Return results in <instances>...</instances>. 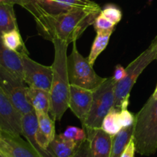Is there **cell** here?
I'll return each mask as SVG.
<instances>
[{
  "instance_id": "1",
  "label": "cell",
  "mask_w": 157,
  "mask_h": 157,
  "mask_svg": "<svg viewBox=\"0 0 157 157\" xmlns=\"http://www.w3.org/2000/svg\"><path fill=\"white\" fill-rule=\"evenodd\" d=\"M101 9H78L55 15H41L35 18L40 36L53 41L58 39L70 44L75 42L101 13Z\"/></svg>"
},
{
  "instance_id": "2",
  "label": "cell",
  "mask_w": 157,
  "mask_h": 157,
  "mask_svg": "<svg viewBox=\"0 0 157 157\" xmlns=\"http://www.w3.org/2000/svg\"><path fill=\"white\" fill-rule=\"evenodd\" d=\"M55 48L52 69V87L50 90L51 116L54 121H60L67 108H69L70 87L67 67V51L68 44L55 39L52 41Z\"/></svg>"
},
{
  "instance_id": "3",
  "label": "cell",
  "mask_w": 157,
  "mask_h": 157,
  "mask_svg": "<svg viewBox=\"0 0 157 157\" xmlns=\"http://www.w3.org/2000/svg\"><path fill=\"white\" fill-rule=\"evenodd\" d=\"M133 140L136 150L150 156L157 151V99L150 97L135 117Z\"/></svg>"
},
{
  "instance_id": "4",
  "label": "cell",
  "mask_w": 157,
  "mask_h": 157,
  "mask_svg": "<svg viewBox=\"0 0 157 157\" xmlns=\"http://www.w3.org/2000/svg\"><path fill=\"white\" fill-rule=\"evenodd\" d=\"M157 55V36L150 45L133 60L126 69V76L124 79L116 83L115 86V101L113 108L121 110L127 109L129 106L130 92L140 75L147 66L156 60Z\"/></svg>"
},
{
  "instance_id": "5",
  "label": "cell",
  "mask_w": 157,
  "mask_h": 157,
  "mask_svg": "<svg viewBox=\"0 0 157 157\" xmlns=\"http://www.w3.org/2000/svg\"><path fill=\"white\" fill-rule=\"evenodd\" d=\"M116 81L108 78L93 91V101L87 119L82 124L85 132L100 129L103 120L113 107Z\"/></svg>"
},
{
  "instance_id": "6",
  "label": "cell",
  "mask_w": 157,
  "mask_h": 157,
  "mask_svg": "<svg viewBox=\"0 0 157 157\" xmlns=\"http://www.w3.org/2000/svg\"><path fill=\"white\" fill-rule=\"evenodd\" d=\"M67 74L70 84L94 91L107 78L99 76L90 64L88 58H84L78 52L76 41L73 42V48L67 56Z\"/></svg>"
},
{
  "instance_id": "7",
  "label": "cell",
  "mask_w": 157,
  "mask_h": 157,
  "mask_svg": "<svg viewBox=\"0 0 157 157\" xmlns=\"http://www.w3.org/2000/svg\"><path fill=\"white\" fill-rule=\"evenodd\" d=\"M17 4L30 12L34 18L41 15H59L78 9H101L91 0H18Z\"/></svg>"
},
{
  "instance_id": "8",
  "label": "cell",
  "mask_w": 157,
  "mask_h": 157,
  "mask_svg": "<svg viewBox=\"0 0 157 157\" xmlns=\"http://www.w3.org/2000/svg\"><path fill=\"white\" fill-rule=\"evenodd\" d=\"M22 78L0 65V87L21 115L35 111L27 98V87Z\"/></svg>"
},
{
  "instance_id": "9",
  "label": "cell",
  "mask_w": 157,
  "mask_h": 157,
  "mask_svg": "<svg viewBox=\"0 0 157 157\" xmlns=\"http://www.w3.org/2000/svg\"><path fill=\"white\" fill-rule=\"evenodd\" d=\"M23 67V80L31 87L43 89L50 92L53 69L52 66H45L36 62L29 54H21Z\"/></svg>"
},
{
  "instance_id": "10",
  "label": "cell",
  "mask_w": 157,
  "mask_h": 157,
  "mask_svg": "<svg viewBox=\"0 0 157 157\" xmlns=\"http://www.w3.org/2000/svg\"><path fill=\"white\" fill-rule=\"evenodd\" d=\"M21 119L22 115L0 87V128L10 134L21 136Z\"/></svg>"
},
{
  "instance_id": "11",
  "label": "cell",
  "mask_w": 157,
  "mask_h": 157,
  "mask_svg": "<svg viewBox=\"0 0 157 157\" xmlns=\"http://www.w3.org/2000/svg\"><path fill=\"white\" fill-rule=\"evenodd\" d=\"M0 150L6 157H42L21 136L0 132Z\"/></svg>"
},
{
  "instance_id": "12",
  "label": "cell",
  "mask_w": 157,
  "mask_h": 157,
  "mask_svg": "<svg viewBox=\"0 0 157 157\" xmlns=\"http://www.w3.org/2000/svg\"><path fill=\"white\" fill-rule=\"evenodd\" d=\"M93 101V91L78 86L70 87L69 108L81 121V124L87 119Z\"/></svg>"
},
{
  "instance_id": "13",
  "label": "cell",
  "mask_w": 157,
  "mask_h": 157,
  "mask_svg": "<svg viewBox=\"0 0 157 157\" xmlns=\"http://www.w3.org/2000/svg\"><path fill=\"white\" fill-rule=\"evenodd\" d=\"M86 133L90 141L92 157H110L113 136L104 132L101 128Z\"/></svg>"
},
{
  "instance_id": "14",
  "label": "cell",
  "mask_w": 157,
  "mask_h": 157,
  "mask_svg": "<svg viewBox=\"0 0 157 157\" xmlns=\"http://www.w3.org/2000/svg\"><path fill=\"white\" fill-rule=\"evenodd\" d=\"M0 65L23 79V67L21 54L10 50L3 44L0 35Z\"/></svg>"
},
{
  "instance_id": "15",
  "label": "cell",
  "mask_w": 157,
  "mask_h": 157,
  "mask_svg": "<svg viewBox=\"0 0 157 157\" xmlns=\"http://www.w3.org/2000/svg\"><path fill=\"white\" fill-rule=\"evenodd\" d=\"M81 144L67 139L61 133L55 136L49 145V149L55 157H72Z\"/></svg>"
},
{
  "instance_id": "16",
  "label": "cell",
  "mask_w": 157,
  "mask_h": 157,
  "mask_svg": "<svg viewBox=\"0 0 157 157\" xmlns=\"http://www.w3.org/2000/svg\"><path fill=\"white\" fill-rule=\"evenodd\" d=\"M27 98L35 111L49 113L51 107L50 92L29 86L27 87Z\"/></svg>"
},
{
  "instance_id": "17",
  "label": "cell",
  "mask_w": 157,
  "mask_h": 157,
  "mask_svg": "<svg viewBox=\"0 0 157 157\" xmlns=\"http://www.w3.org/2000/svg\"><path fill=\"white\" fill-rule=\"evenodd\" d=\"M14 3L3 2L0 3V35L18 29L14 10Z\"/></svg>"
},
{
  "instance_id": "18",
  "label": "cell",
  "mask_w": 157,
  "mask_h": 157,
  "mask_svg": "<svg viewBox=\"0 0 157 157\" xmlns=\"http://www.w3.org/2000/svg\"><path fill=\"white\" fill-rule=\"evenodd\" d=\"M133 125L123 128L117 134L113 136L110 157H121L124 149L133 136Z\"/></svg>"
},
{
  "instance_id": "19",
  "label": "cell",
  "mask_w": 157,
  "mask_h": 157,
  "mask_svg": "<svg viewBox=\"0 0 157 157\" xmlns=\"http://www.w3.org/2000/svg\"><path fill=\"white\" fill-rule=\"evenodd\" d=\"M1 38L3 44L10 50L20 54H29L25 46L24 42H23L18 29L4 32L2 34Z\"/></svg>"
},
{
  "instance_id": "20",
  "label": "cell",
  "mask_w": 157,
  "mask_h": 157,
  "mask_svg": "<svg viewBox=\"0 0 157 157\" xmlns=\"http://www.w3.org/2000/svg\"><path fill=\"white\" fill-rule=\"evenodd\" d=\"M113 32V31L97 32V35L91 46L90 55L87 57L89 62L91 65H94L98 57L101 55V52L105 50Z\"/></svg>"
},
{
  "instance_id": "21",
  "label": "cell",
  "mask_w": 157,
  "mask_h": 157,
  "mask_svg": "<svg viewBox=\"0 0 157 157\" xmlns=\"http://www.w3.org/2000/svg\"><path fill=\"white\" fill-rule=\"evenodd\" d=\"M101 128L110 136L117 134L123 129L120 121V111L112 108L103 120Z\"/></svg>"
},
{
  "instance_id": "22",
  "label": "cell",
  "mask_w": 157,
  "mask_h": 157,
  "mask_svg": "<svg viewBox=\"0 0 157 157\" xmlns=\"http://www.w3.org/2000/svg\"><path fill=\"white\" fill-rule=\"evenodd\" d=\"M101 14L114 25L119 23L122 19L123 16L122 12L120 8L113 4H107L104 6V8L101 9Z\"/></svg>"
},
{
  "instance_id": "23",
  "label": "cell",
  "mask_w": 157,
  "mask_h": 157,
  "mask_svg": "<svg viewBox=\"0 0 157 157\" xmlns=\"http://www.w3.org/2000/svg\"><path fill=\"white\" fill-rule=\"evenodd\" d=\"M62 134L67 139L75 140L79 144L87 139V133L85 130L83 128H78L77 127H68Z\"/></svg>"
},
{
  "instance_id": "24",
  "label": "cell",
  "mask_w": 157,
  "mask_h": 157,
  "mask_svg": "<svg viewBox=\"0 0 157 157\" xmlns=\"http://www.w3.org/2000/svg\"><path fill=\"white\" fill-rule=\"evenodd\" d=\"M94 28L97 32H107V31H114V28L116 25L106 18L101 13L98 15L93 24Z\"/></svg>"
},
{
  "instance_id": "25",
  "label": "cell",
  "mask_w": 157,
  "mask_h": 157,
  "mask_svg": "<svg viewBox=\"0 0 157 157\" xmlns=\"http://www.w3.org/2000/svg\"><path fill=\"white\" fill-rule=\"evenodd\" d=\"M135 117L136 115L129 111L127 109L121 110L120 111V121H121V124L123 128L133 126L134 124Z\"/></svg>"
},
{
  "instance_id": "26",
  "label": "cell",
  "mask_w": 157,
  "mask_h": 157,
  "mask_svg": "<svg viewBox=\"0 0 157 157\" xmlns=\"http://www.w3.org/2000/svg\"><path fill=\"white\" fill-rule=\"evenodd\" d=\"M72 157H92L90 141L87 138L80 144L78 150Z\"/></svg>"
},
{
  "instance_id": "27",
  "label": "cell",
  "mask_w": 157,
  "mask_h": 157,
  "mask_svg": "<svg viewBox=\"0 0 157 157\" xmlns=\"http://www.w3.org/2000/svg\"><path fill=\"white\" fill-rule=\"evenodd\" d=\"M136 152V146H135L134 141H133V136H132L131 140L128 143L126 148L124 149L121 157H134Z\"/></svg>"
},
{
  "instance_id": "28",
  "label": "cell",
  "mask_w": 157,
  "mask_h": 157,
  "mask_svg": "<svg viewBox=\"0 0 157 157\" xmlns=\"http://www.w3.org/2000/svg\"><path fill=\"white\" fill-rule=\"evenodd\" d=\"M126 76V69L123 67L121 64H117L115 67L114 74H113V78L117 83L119 82L122 79H124Z\"/></svg>"
},
{
  "instance_id": "29",
  "label": "cell",
  "mask_w": 157,
  "mask_h": 157,
  "mask_svg": "<svg viewBox=\"0 0 157 157\" xmlns=\"http://www.w3.org/2000/svg\"><path fill=\"white\" fill-rule=\"evenodd\" d=\"M152 97H153V98H155V99H157V85H156V89H155L154 92H153V94H152Z\"/></svg>"
},
{
  "instance_id": "30",
  "label": "cell",
  "mask_w": 157,
  "mask_h": 157,
  "mask_svg": "<svg viewBox=\"0 0 157 157\" xmlns=\"http://www.w3.org/2000/svg\"><path fill=\"white\" fill-rule=\"evenodd\" d=\"M0 157H6V156H5L4 154H3L1 152V150H0Z\"/></svg>"
},
{
  "instance_id": "31",
  "label": "cell",
  "mask_w": 157,
  "mask_h": 157,
  "mask_svg": "<svg viewBox=\"0 0 157 157\" xmlns=\"http://www.w3.org/2000/svg\"><path fill=\"white\" fill-rule=\"evenodd\" d=\"M2 129L0 128V132H2Z\"/></svg>"
},
{
  "instance_id": "32",
  "label": "cell",
  "mask_w": 157,
  "mask_h": 157,
  "mask_svg": "<svg viewBox=\"0 0 157 157\" xmlns=\"http://www.w3.org/2000/svg\"><path fill=\"white\" fill-rule=\"evenodd\" d=\"M156 60L157 61V55H156Z\"/></svg>"
},
{
  "instance_id": "33",
  "label": "cell",
  "mask_w": 157,
  "mask_h": 157,
  "mask_svg": "<svg viewBox=\"0 0 157 157\" xmlns=\"http://www.w3.org/2000/svg\"><path fill=\"white\" fill-rule=\"evenodd\" d=\"M2 2H1V0H0V3H1Z\"/></svg>"
}]
</instances>
